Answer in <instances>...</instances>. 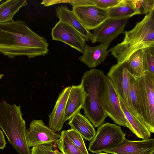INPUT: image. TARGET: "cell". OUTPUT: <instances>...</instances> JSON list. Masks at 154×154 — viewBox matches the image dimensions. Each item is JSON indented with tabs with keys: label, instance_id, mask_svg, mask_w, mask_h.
<instances>
[{
	"label": "cell",
	"instance_id": "obj_8",
	"mask_svg": "<svg viewBox=\"0 0 154 154\" xmlns=\"http://www.w3.org/2000/svg\"><path fill=\"white\" fill-rule=\"evenodd\" d=\"M129 18H107L93 30L89 40L93 43L100 42L108 48L113 40L123 33Z\"/></svg>",
	"mask_w": 154,
	"mask_h": 154
},
{
	"label": "cell",
	"instance_id": "obj_32",
	"mask_svg": "<svg viewBox=\"0 0 154 154\" xmlns=\"http://www.w3.org/2000/svg\"><path fill=\"white\" fill-rule=\"evenodd\" d=\"M54 152L56 154H63L61 152H59L57 149L55 150Z\"/></svg>",
	"mask_w": 154,
	"mask_h": 154
},
{
	"label": "cell",
	"instance_id": "obj_7",
	"mask_svg": "<svg viewBox=\"0 0 154 154\" xmlns=\"http://www.w3.org/2000/svg\"><path fill=\"white\" fill-rule=\"evenodd\" d=\"M101 103L107 116L118 125L129 128L128 123L121 106L118 94L107 76L101 94Z\"/></svg>",
	"mask_w": 154,
	"mask_h": 154
},
{
	"label": "cell",
	"instance_id": "obj_22",
	"mask_svg": "<svg viewBox=\"0 0 154 154\" xmlns=\"http://www.w3.org/2000/svg\"><path fill=\"white\" fill-rule=\"evenodd\" d=\"M128 70L135 79L140 78L144 74L143 49L133 53L127 61Z\"/></svg>",
	"mask_w": 154,
	"mask_h": 154
},
{
	"label": "cell",
	"instance_id": "obj_26",
	"mask_svg": "<svg viewBox=\"0 0 154 154\" xmlns=\"http://www.w3.org/2000/svg\"><path fill=\"white\" fill-rule=\"evenodd\" d=\"M143 50L144 71L154 75V47L143 49Z\"/></svg>",
	"mask_w": 154,
	"mask_h": 154
},
{
	"label": "cell",
	"instance_id": "obj_29",
	"mask_svg": "<svg viewBox=\"0 0 154 154\" xmlns=\"http://www.w3.org/2000/svg\"><path fill=\"white\" fill-rule=\"evenodd\" d=\"M93 1L97 7L107 10L118 5L122 0H93Z\"/></svg>",
	"mask_w": 154,
	"mask_h": 154
},
{
	"label": "cell",
	"instance_id": "obj_4",
	"mask_svg": "<svg viewBox=\"0 0 154 154\" xmlns=\"http://www.w3.org/2000/svg\"><path fill=\"white\" fill-rule=\"evenodd\" d=\"M20 106L0 103V127L19 154H31L26 139V125Z\"/></svg>",
	"mask_w": 154,
	"mask_h": 154
},
{
	"label": "cell",
	"instance_id": "obj_14",
	"mask_svg": "<svg viewBox=\"0 0 154 154\" xmlns=\"http://www.w3.org/2000/svg\"><path fill=\"white\" fill-rule=\"evenodd\" d=\"M71 87L64 88L60 94L53 109L49 116V127L56 133L63 128L65 112Z\"/></svg>",
	"mask_w": 154,
	"mask_h": 154
},
{
	"label": "cell",
	"instance_id": "obj_17",
	"mask_svg": "<svg viewBox=\"0 0 154 154\" xmlns=\"http://www.w3.org/2000/svg\"><path fill=\"white\" fill-rule=\"evenodd\" d=\"M107 48L102 44L95 47L86 45L80 60L89 68L95 67L103 62L108 55Z\"/></svg>",
	"mask_w": 154,
	"mask_h": 154
},
{
	"label": "cell",
	"instance_id": "obj_6",
	"mask_svg": "<svg viewBox=\"0 0 154 154\" xmlns=\"http://www.w3.org/2000/svg\"><path fill=\"white\" fill-rule=\"evenodd\" d=\"M125 134L121 127L115 124H103L98 128L90 140L88 150L92 153L104 152L121 143L125 138Z\"/></svg>",
	"mask_w": 154,
	"mask_h": 154
},
{
	"label": "cell",
	"instance_id": "obj_21",
	"mask_svg": "<svg viewBox=\"0 0 154 154\" xmlns=\"http://www.w3.org/2000/svg\"><path fill=\"white\" fill-rule=\"evenodd\" d=\"M26 0H7L0 4V23L12 20L15 14L27 5Z\"/></svg>",
	"mask_w": 154,
	"mask_h": 154
},
{
	"label": "cell",
	"instance_id": "obj_23",
	"mask_svg": "<svg viewBox=\"0 0 154 154\" xmlns=\"http://www.w3.org/2000/svg\"><path fill=\"white\" fill-rule=\"evenodd\" d=\"M128 105L135 114L143 121L137 87L136 79L131 75L128 91Z\"/></svg>",
	"mask_w": 154,
	"mask_h": 154
},
{
	"label": "cell",
	"instance_id": "obj_19",
	"mask_svg": "<svg viewBox=\"0 0 154 154\" xmlns=\"http://www.w3.org/2000/svg\"><path fill=\"white\" fill-rule=\"evenodd\" d=\"M69 120L67 124L85 140L90 141L94 136L96 131L93 126L86 116L82 115L80 112L76 114Z\"/></svg>",
	"mask_w": 154,
	"mask_h": 154
},
{
	"label": "cell",
	"instance_id": "obj_28",
	"mask_svg": "<svg viewBox=\"0 0 154 154\" xmlns=\"http://www.w3.org/2000/svg\"><path fill=\"white\" fill-rule=\"evenodd\" d=\"M56 147V144H44L32 147L31 154H56L54 148Z\"/></svg>",
	"mask_w": 154,
	"mask_h": 154
},
{
	"label": "cell",
	"instance_id": "obj_27",
	"mask_svg": "<svg viewBox=\"0 0 154 154\" xmlns=\"http://www.w3.org/2000/svg\"><path fill=\"white\" fill-rule=\"evenodd\" d=\"M141 14H147L154 10V0H135Z\"/></svg>",
	"mask_w": 154,
	"mask_h": 154
},
{
	"label": "cell",
	"instance_id": "obj_25",
	"mask_svg": "<svg viewBox=\"0 0 154 154\" xmlns=\"http://www.w3.org/2000/svg\"><path fill=\"white\" fill-rule=\"evenodd\" d=\"M66 131L69 140L82 154H89L83 138L79 132L73 129L67 130Z\"/></svg>",
	"mask_w": 154,
	"mask_h": 154
},
{
	"label": "cell",
	"instance_id": "obj_31",
	"mask_svg": "<svg viewBox=\"0 0 154 154\" xmlns=\"http://www.w3.org/2000/svg\"><path fill=\"white\" fill-rule=\"evenodd\" d=\"M7 144L5 137L2 131L0 129V149H3Z\"/></svg>",
	"mask_w": 154,
	"mask_h": 154
},
{
	"label": "cell",
	"instance_id": "obj_11",
	"mask_svg": "<svg viewBox=\"0 0 154 154\" xmlns=\"http://www.w3.org/2000/svg\"><path fill=\"white\" fill-rule=\"evenodd\" d=\"M72 11L81 23L89 31L94 29L108 18L107 10L95 5L73 7Z\"/></svg>",
	"mask_w": 154,
	"mask_h": 154
},
{
	"label": "cell",
	"instance_id": "obj_15",
	"mask_svg": "<svg viewBox=\"0 0 154 154\" xmlns=\"http://www.w3.org/2000/svg\"><path fill=\"white\" fill-rule=\"evenodd\" d=\"M87 94L81 84L72 85L67 100L66 106L64 120H69L82 109Z\"/></svg>",
	"mask_w": 154,
	"mask_h": 154
},
{
	"label": "cell",
	"instance_id": "obj_20",
	"mask_svg": "<svg viewBox=\"0 0 154 154\" xmlns=\"http://www.w3.org/2000/svg\"><path fill=\"white\" fill-rule=\"evenodd\" d=\"M107 18L120 19L141 14L135 0H122L117 6L108 10Z\"/></svg>",
	"mask_w": 154,
	"mask_h": 154
},
{
	"label": "cell",
	"instance_id": "obj_5",
	"mask_svg": "<svg viewBox=\"0 0 154 154\" xmlns=\"http://www.w3.org/2000/svg\"><path fill=\"white\" fill-rule=\"evenodd\" d=\"M140 109L144 125L154 132V75L147 71L136 79Z\"/></svg>",
	"mask_w": 154,
	"mask_h": 154
},
{
	"label": "cell",
	"instance_id": "obj_30",
	"mask_svg": "<svg viewBox=\"0 0 154 154\" xmlns=\"http://www.w3.org/2000/svg\"><path fill=\"white\" fill-rule=\"evenodd\" d=\"M62 2L69 3L73 6V7L89 5H95L93 0L62 1Z\"/></svg>",
	"mask_w": 154,
	"mask_h": 154
},
{
	"label": "cell",
	"instance_id": "obj_24",
	"mask_svg": "<svg viewBox=\"0 0 154 154\" xmlns=\"http://www.w3.org/2000/svg\"><path fill=\"white\" fill-rule=\"evenodd\" d=\"M60 135L56 143L61 153L63 154H82L69 140L66 130L61 131Z\"/></svg>",
	"mask_w": 154,
	"mask_h": 154
},
{
	"label": "cell",
	"instance_id": "obj_13",
	"mask_svg": "<svg viewBox=\"0 0 154 154\" xmlns=\"http://www.w3.org/2000/svg\"><path fill=\"white\" fill-rule=\"evenodd\" d=\"M104 152L111 154H154V139L131 140L125 138L119 145Z\"/></svg>",
	"mask_w": 154,
	"mask_h": 154
},
{
	"label": "cell",
	"instance_id": "obj_34",
	"mask_svg": "<svg viewBox=\"0 0 154 154\" xmlns=\"http://www.w3.org/2000/svg\"><path fill=\"white\" fill-rule=\"evenodd\" d=\"M4 74H0V80L4 76Z\"/></svg>",
	"mask_w": 154,
	"mask_h": 154
},
{
	"label": "cell",
	"instance_id": "obj_35",
	"mask_svg": "<svg viewBox=\"0 0 154 154\" xmlns=\"http://www.w3.org/2000/svg\"><path fill=\"white\" fill-rule=\"evenodd\" d=\"M2 1V0H0V2Z\"/></svg>",
	"mask_w": 154,
	"mask_h": 154
},
{
	"label": "cell",
	"instance_id": "obj_16",
	"mask_svg": "<svg viewBox=\"0 0 154 154\" xmlns=\"http://www.w3.org/2000/svg\"><path fill=\"white\" fill-rule=\"evenodd\" d=\"M119 97L121 108L129 124V129L138 138L143 140L149 138L151 133L146 128L143 121L135 114L119 96Z\"/></svg>",
	"mask_w": 154,
	"mask_h": 154
},
{
	"label": "cell",
	"instance_id": "obj_18",
	"mask_svg": "<svg viewBox=\"0 0 154 154\" xmlns=\"http://www.w3.org/2000/svg\"><path fill=\"white\" fill-rule=\"evenodd\" d=\"M55 13L59 21L68 24L75 29L84 37L85 41L89 40L91 33L81 23L72 11L66 6L61 5L56 7Z\"/></svg>",
	"mask_w": 154,
	"mask_h": 154
},
{
	"label": "cell",
	"instance_id": "obj_9",
	"mask_svg": "<svg viewBox=\"0 0 154 154\" xmlns=\"http://www.w3.org/2000/svg\"><path fill=\"white\" fill-rule=\"evenodd\" d=\"M60 136L46 126L42 119L33 120L26 131V142L29 147L46 143L56 144Z\"/></svg>",
	"mask_w": 154,
	"mask_h": 154
},
{
	"label": "cell",
	"instance_id": "obj_33",
	"mask_svg": "<svg viewBox=\"0 0 154 154\" xmlns=\"http://www.w3.org/2000/svg\"><path fill=\"white\" fill-rule=\"evenodd\" d=\"M96 154H109V153L107 152H100L96 153Z\"/></svg>",
	"mask_w": 154,
	"mask_h": 154
},
{
	"label": "cell",
	"instance_id": "obj_2",
	"mask_svg": "<svg viewBox=\"0 0 154 154\" xmlns=\"http://www.w3.org/2000/svg\"><path fill=\"white\" fill-rule=\"evenodd\" d=\"M123 33V41L108 51L117 63L127 61L139 50L154 47V10L146 14L133 29Z\"/></svg>",
	"mask_w": 154,
	"mask_h": 154
},
{
	"label": "cell",
	"instance_id": "obj_10",
	"mask_svg": "<svg viewBox=\"0 0 154 154\" xmlns=\"http://www.w3.org/2000/svg\"><path fill=\"white\" fill-rule=\"evenodd\" d=\"M54 40L62 42L83 53L86 44L84 37L73 27L59 20L52 28Z\"/></svg>",
	"mask_w": 154,
	"mask_h": 154
},
{
	"label": "cell",
	"instance_id": "obj_1",
	"mask_svg": "<svg viewBox=\"0 0 154 154\" xmlns=\"http://www.w3.org/2000/svg\"><path fill=\"white\" fill-rule=\"evenodd\" d=\"M48 47L46 38L33 31L25 21L12 20L0 23V52L10 58L44 56Z\"/></svg>",
	"mask_w": 154,
	"mask_h": 154
},
{
	"label": "cell",
	"instance_id": "obj_12",
	"mask_svg": "<svg viewBox=\"0 0 154 154\" xmlns=\"http://www.w3.org/2000/svg\"><path fill=\"white\" fill-rule=\"evenodd\" d=\"M127 61L113 65L107 74L119 96L128 105V91L131 75Z\"/></svg>",
	"mask_w": 154,
	"mask_h": 154
},
{
	"label": "cell",
	"instance_id": "obj_3",
	"mask_svg": "<svg viewBox=\"0 0 154 154\" xmlns=\"http://www.w3.org/2000/svg\"><path fill=\"white\" fill-rule=\"evenodd\" d=\"M106 77L102 71L92 69L85 72L81 83L87 94L82 109L85 116L96 128L103 124L107 117L101 103Z\"/></svg>",
	"mask_w": 154,
	"mask_h": 154
}]
</instances>
